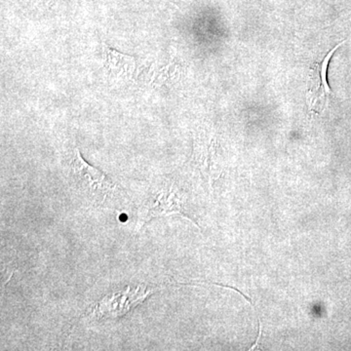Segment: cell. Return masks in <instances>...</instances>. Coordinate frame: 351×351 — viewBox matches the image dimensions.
I'll use <instances>...</instances> for the list:
<instances>
[{
	"label": "cell",
	"mask_w": 351,
	"mask_h": 351,
	"mask_svg": "<svg viewBox=\"0 0 351 351\" xmlns=\"http://www.w3.org/2000/svg\"><path fill=\"white\" fill-rule=\"evenodd\" d=\"M149 294L151 291L143 286L112 293L91 307L90 315L97 320L117 319L142 304Z\"/></svg>",
	"instance_id": "1"
},
{
	"label": "cell",
	"mask_w": 351,
	"mask_h": 351,
	"mask_svg": "<svg viewBox=\"0 0 351 351\" xmlns=\"http://www.w3.org/2000/svg\"><path fill=\"white\" fill-rule=\"evenodd\" d=\"M345 43L346 41L339 43L323 59L313 63L309 69L306 100L311 112L319 114L325 112L329 105L330 97L332 96V92L328 83V68L332 55Z\"/></svg>",
	"instance_id": "2"
},
{
	"label": "cell",
	"mask_w": 351,
	"mask_h": 351,
	"mask_svg": "<svg viewBox=\"0 0 351 351\" xmlns=\"http://www.w3.org/2000/svg\"><path fill=\"white\" fill-rule=\"evenodd\" d=\"M71 170L80 188L95 198L104 200L114 191L112 180L101 170L88 164L77 149L71 158Z\"/></svg>",
	"instance_id": "3"
},
{
	"label": "cell",
	"mask_w": 351,
	"mask_h": 351,
	"mask_svg": "<svg viewBox=\"0 0 351 351\" xmlns=\"http://www.w3.org/2000/svg\"><path fill=\"white\" fill-rule=\"evenodd\" d=\"M103 63L110 80L114 82H131L135 76L137 61L108 45H103Z\"/></svg>",
	"instance_id": "4"
},
{
	"label": "cell",
	"mask_w": 351,
	"mask_h": 351,
	"mask_svg": "<svg viewBox=\"0 0 351 351\" xmlns=\"http://www.w3.org/2000/svg\"><path fill=\"white\" fill-rule=\"evenodd\" d=\"M177 195L170 189H162L152 200L147 207L145 221L154 217L162 216L164 214L177 213L180 212Z\"/></svg>",
	"instance_id": "5"
},
{
	"label": "cell",
	"mask_w": 351,
	"mask_h": 351,
	"mask_svg": "<svg viewBox=\"0 0 351 351\" xmlns=\"http://www.w3.org/2000/svg\"><path fill=\"white\" fill-rule=\"evenodd\" d=\"M44 1L47 2L48 4L56 3V2L60 1V0H44Z\"/></svg>",
	"instance_id": "6"
}]
</instances>
